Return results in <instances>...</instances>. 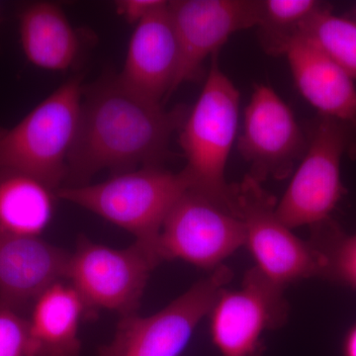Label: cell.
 Listing matches in <instances>:
<instances>
[{
	"mask_svg": "<svg viewBox=\"0 0 356 356\" xmlns=\"http://www.w3.org/2000/svg\"><path fill=\"white\" fill-rule=\"evenodd\" d=\"M284 289L252 267L238 289L219 293L209 317L211 339L220 355H261L264 332L285 322Z\"/></svg>",
	"mask_w": 356,
	"mask_h": 356,
	"instance_id": "cell-10",
	"label": "cell"
},
{
	"mask_svg": "<svg viewBox=\"0 0 356 356\" xmlns=\"http://www.w3.org/2000/svg\"><path fill=\"white\" fill-rule=\"evenodd\" d=\"M240 92L220 67L218 53L197 102L180 128L179 143L192 191L234 209V185L227 184L226 165L238 126ZM235 210V209H234Z\"/></svg>",
	"mask_w": 356,
	"mask_h": 356,
	"instance_id": "cell-2",
	"label": "cell"
},
{
	"mask_svg": "<svg viewBox=\"0 0 356 356\" xmlns=\"http://www.w3.org/2000/svg\"><path fill=\"white\" fill-rule=\"evenodd\" d=\"M165 0H120L117 1L116 13L129 24L137 25L146 19L156 9L159 8Z\"/></svg>",
	"mask_w": 356,
	"mask_h": 356,
	"instance_id": "cell-23",
	"label": "cell"
},
{
	"mask_svg": "<svg viewBox=\"0 0 356 356\" xmlns=\"http://www.w3.org/2000/svg\"><path fill=\"white\" fill-rule=\"evenodd\" d=\"M308 142L284 100L271 86L255 84L238 143V152L250 165V177L259 182L290 177Z\"/></svg>",
	"mask_w": 356,
	"mask_h": 356,
	"instance_id": "cell-11",
	"label": "cell"
},
{
	"mask_svg": "<svg viewBox=\"0 0 356 356\" xmlns=\"http://www.w3.org/2000/svg\"><path fill=\"white\" fill-rule=\"evenodd\" d=\"M83 88L72 77L13 128L0 130V170L25 173L58 191L67 177Z\"/></svg>",
	"mask_w": 356,
	"mask_h": 356,
	"instance_id": "cell-4",
	"label": "cell"
},
{
	"mask_svg": "<svg viewBox=\"0 0 356 356\" xmlns=\"http://www.w3.org/2000/svg\"><path fill=\"white\" fill-rule=\"evenodd\" d=\"M161 262L142 243L113 248L81 236L70 252L67 281L83 300L89 315L106 310L127 317L137 314L149 275Z\"/></svg>",
	"mask_w": 356,
	"mask_h": 356,
	"instance_id": "cell-6",
	"label": "cell"
},
{
	"mask_svg": "<svg viewBox=\"0 0 356 356\" xmlns=\"http://www.w3.org/2000/svg\"><path fill=\"white\" fill-rule=\"evenodd\" d=\"M283 55L302 96L318 116L356 129L355 81L320 49L302 38L293 40Z\"/></svg>",
	"mask_w": 356,
	"mask_h": 356,
	"instance_id": "cell-15",
	"label": "cell"
},
{
	"mask_svg": "<svg viewBox=\"0 0 356 356\" xmlns=\"http://www.w3.org/2000/svg\"><path fill=\"white\" fill-rule=\"evenodd\" d=\"M232 277L231 269L219 266L156 313L122 318L113 339L99 348L98 355L179 356Z\"/></svg>",
	"mask_w": 356,
	"mask_h": 356,
	"instance_id": "cell-7",
	"label": "cell"
},
{
	"mask_svg": "<svg viewBox=\"0 0 356 356\" xmlns=\"http://www.w3.org/2000/svg\"><path fill=\"white\" fill-rule=\"evenodd\" d=\"M89 316L83 300L67 280L47 288L27 315L34 356H79V329Z\"/></svg>",
	"mask_w": 356,
	"mask_h": 356,
	"instance_id": "cell-16",
	"label": "cell"
},
{
	"mask_svg": "<svg viewBox=\"0 0 356 356\" xmlns=\"http://www.w3.org/2000/svg\"><path fill=\"white\" fill-rule=\"evenodd\" d=\"M346 153L356 154V129L318 116L301 163L276 205L288 228H313L331 219L344 193L341 159Z\"/></svg>",
	"mask_w": 356,
	"mask_h": 356,
	"instance_id": "cell-5",
	"label": "cell"
},
{
	"mask_svg": "<svg viewBox=\"0 0 356 356\" xmlns=\"http://www.w3.org/2000/svg\"><path fill=\"white\" fill-rule=\"evenodd\" d=\"M343 356H356V325L348 332L343 344Z\"/></svg>",
	"mask_w": 356,
	"mask_h": 356,
	"instance_id": "cell-24",
	"label": "cell"
},
{
	"mask_svg": "<svg viewBox=\"0 0 356 356\" xmlns=\"http://www.w3.org/2000/svg\"><path fill=\"white\" fill-rule=\"evenodd\" d=\"M325 6L316 0H259L257 28L267 53L283 55L304 22Z\"/></svg>",
	"mask_w": 356,
	"mask_h": 356,
	"instance_id": "cell-20",
	"label": "cell"
},
{
	"mask_svg": "<svg viewBox=\"0 0 356 356\" xmlns=\"http://www.w3.org/2000/svg\"><path fill=\"white\" fill-rule=\"evenodd\" d=\"M184 108L136 95L117 76H105L83 88L81 118L67 161V177L77 185L102 172L114 175L159 165L170 154L173 133L186 118Z\"/></svg>",
	"mask_w": 356,
	"mask_h": 356,
	"instance_id": "cell-1",
	"label": "cell"
},
{
	"mask_svg": "<svg viewBox=\"0 0 356 356\" xmlns=\"http://www.w3.org/2000/svg\"><path fill=\"white\" fill-rule=\"evenodd\" d=\"M70 255L41 236L0 231V302L29 310L47 288L67 280Z\"/></svg>",
	"mask_w": 356,
	"mask_h": 356,
	"instance_id": "cell-14",
	"label": "cell"
},
{
	"mask_svg": "<svg viewBox=\"0 0 356 356\" xmlns=\"http://www.w3.org/2000/svg\"><path fill=\"white\" fill-rule=\"evenodd\" d=\"M0 356H34L25 312L0 302Z\"/></svg>",
	"mask_w": 356,
	"mask_h": 356,
	"instance_id": "cell-22",
	"label": "cell"
},
{
	"mask_svg": "<svg viewBox=\"0 0 356 356\" xmlns=\"http://www.w3.org/2000/svg\"><path fill=\"white\" fill-rule=\"evenodd\" d=\"M168 1L135 26L118 79L129 90L161 103L172 95L179 60Z\"/></svg>",
	"mask_w": 356,
	"mask_h": 356,
	"instance_id": "cell-13",
	"label": "cell"
},
{
	"mask_svg": "<svg viewBox=\"0 0 356 356\" xmlns=\"http://www.w3.org/2000/svg\"><path fill=\"white\" fill-rule=\"evenodd\" d=\"M168 8L179 51L172 93L195 79L229 37L259 23V0H175Z\"/></svg>",
	"mask_w": 356,
	"mask_h": 356,
	"instance_id": "cell-12",
	"label": "cell"
},
{
	"mask_svg": "<svg viewBox=\"0 0 356 356\" xmlns=\"http://www.w3.org/2000/svg\"><path fill=\"white\" fill-rule=\"evenodd\" d=\"M297 38L317 47L356 81V21L334 15L325 6L304 22Z\"/></svg>",
	"mask_w": 356,
	"mask_h": 356,
	"instance_id": "cell-19",
	"label": "cell"
},
{
	"mask_svg": "<svg viewBox=\"0 0 356 356\" xmlns=\"http://www.w3.org/2000/svg\"><path fill=\"white\" fill-rule=\"evenodd\" d=\"M245 243L235 210L188 189L168 213L156 248L161 261L178 259L214 270Z\"/></svg>",
	"mask_w": 356,
	"mask_h": 356,
	"instance_id": "cell-9",
	"label": "cell"
},
{
	"mask_svg": "<svg viewBox=\"0 0 356 356\" xmlns=\"http://www.w3.org/2000/svg\"><path fill=\"white\" fill-rule=\"evenodd\" d=\"M277 201L250 175L234 185V209L245 228L255 266L278 286L318 276L320 261L310 242L293 234L276 213Z\"/></svg>",
	"mask_w": 356,
	"mask_h": 356,
	"instance_id": "cell-8",
	"label": "cell"
},
{
	"mask_svg": "<svg viewBox=\"0 0 356 356\" xmlns=\"http://www.w3.org/2000/svg\"><path fill=\"white\" fill-rule=\"evenodd\" d=\"M21 46L27 60L40 69L63 72L76 62L81 40L63 9L40 1L23 9L19 17Z\"/></svg>",
	"mask_w": 356,
	"mask_h": 356,
	"instance_id": "cell-17",
	"label": "cell"
},
{
	"mask_svg": "<svg viewBox=\"0 0 356 356\" xmlns=\"http://www.w3.org/2000/svg\"><path fill=\"white\" fill-rule=\"evenodd\" d=\"M57 191L41 180L0 170V231L41 236L53 219Z\"/></svg>",
	"mask_w": 356,
	"mask_h": 356,
	"instance_id": "cell-18",
	"label": "cell"
},
{
	"mask_svg": "<svg viewBox=\"0 0 356 356\" xmlns=\"http://www.w3.org/2000/svg\"><path fill=\"white\" fill-rule=\"evenodd\" d=\"M189 188L182 170L175 173L153 165L116 173L98 184L60 187L57 196L125 229L159 255L163 222Z\"/></svg>",
	"mask_w": 356,
	"mask_h": 356,
	"instance_id": "cell-3",
	"label": "cell"
},
{
	"mask_svg": "<svg viewBox=\"0 0 356 356\" xmlns=\"http://www.w3.org/2000/svg\"><path fill=\"white\" fill-rule=\"evenodd\" d=\"M312 229L310 243L320 261L318 276L356 289V234L344 233L332 219Z\"/></svg>",
	"mask_w": 356,
	"mask_h": 356,
	"instance_id": "cell-21",
	"label": "cell"
}]
</instances>
